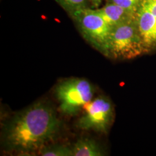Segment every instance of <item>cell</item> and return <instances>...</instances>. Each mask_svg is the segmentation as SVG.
<instances>
[{"mask_svg":"<svg viewBox=\"0 0 156 156\" xmlns=\"http://www.w3.org/2000/svg\"><path fill=\"white\" fill-rule=\"evenodd\" d=\"M57 2L71 15L75 12L88 8L87 0H56Z\"/></svg>","mask_w":156,"mask_h":156,"instance_id":"10","label":"cell"},{"mask_svg":"<svg viewBox=\"0 0 156 156\" xmlns=\"http://www.w3.org/2000/svg\"><path fill=\"white\" fill-rule=\"evenodd\" d=\"M94 88L83 78H71L58 84L55 90L60 109L65 115H75L93 100Z\"/></svg>","mask_w":156,"mask_h":156,"instance_id":"4","label":"cell"},{"mask_svg":"<svg viewBox=\"0 0 156 156\" xmlns=\"http://www.w3.org/2000/svg\"><path fill=\"white\" fill-rule=\"evenodd\" d=\"M62 123L54 109L38 102L17 113L3 129L2 140L6 150L21 153L41 150L53 140Z\"/></svg>","mask_w":156,"mask_h":156,"instance_id":"1","label":"cell"},{"mask_svg":"<svg viewBox=\"0 0 156 156\" xmlns=\"http://www.w3.org/2000/svg\"><path fill=\"white\" fill-rule=\"evenodd\" d=\"M71 16L84 39L106 56L112 28L97 9L86 8L74 12Z\"/></svg>","mask_w":156,"mask_h":156,"instance_id":"3","label":"cell"},{"mask_svg":"<svg viewBox=\"0 0 156 156\" xmlns=\"http://www.w3.org/2000/svg\"><path fill=\"white\" fill-rule=\"evenodd\" d=\"M97 10L111 28L134 19L136 14L110 2H106L105 5Z\"/></svg>","mask_w":156,"mask_h":156,"instance_id":"7","label":"cell"},{"mask_svg":"<svg viewBox=\"0 0 156 156\" xmlns=\"http://www.w3.org/2000/svg\"><path fill=\"white\" fill-rule=\"evenodd\" d=\"M140 34L148 53L156 50V18L143 3L136 14Z\"/></svg>","mask_w":156,"mask_h":156,"instance_id":"6","label":"cell"},{"mask_svg":"<svg viewBox=\"0 0 156 156\" xmlns=\"http://www.w3.org/2000/svg\"><path fill=\"white\" fill-rule=\"evenodd\" d=\"M73 156H102L104 151L94 140L82 138L78 140L72 148Z\"/></svg>","mask_w":156,"mask_h":156,"instance_id":"8","label":"cell"},{"mask_svg":"<svg viewBox=\"0 0 156 156\" xmlns=\"http://www.w3.org/2000/svg\"><path fill=\"white\" fill-rule=\"evenodd\" d=\"M106 2L113 3L134 13L139 10L144 0H106Z\"/></svg>","mask_w":156,"mask_h":156,"instance_id":"11","label":"cell"},{"mask_svg":"<svg viewBox=\"0 0 156 156\" xmlns=\"http://www.w3.org/2000/svg\"><path fill=\"white\" fill-rule=\"evenodd\" d=\"M143 4L156 18V0H144Z\"/></svg>","mask_w":156,"mask_h":156,"instance_id":"12","label":"cell"},{"mask_svg":"<svg viewBox=\"0 0 156 156\" xmlns=\"http://www.w3.org/2000/svg\"><path fill=\"white\" fill-rule=\"evenodd\" d=\"M84 108L83 115L77 122L78 128L86 131L106 133L114 118V108L110 100L104 96H99Z\"/></svg>","mask_w":156,"mask_h":156,"instance_id":"5","label":"cell"},{"mask_svg":"<svg viewBox=\"0 0 156 156\" xmlns=\"http://www.w3.org/2000/svg\"><path fill=\"white\" fill-rule=\"evenodd\" d=\"M39 153L42 156H73L72 148L64 145L44 146Z\"/></svg>","mask_w":156,"mask_h":156,"instance_id":"9","label":"cell"},{"mask_svg":"<svg viewBox=\"0 0 156 156\" xmlns=\"http://www.w3.org/2000/svg\"><path fill=\"white\" fill-rule=\"evenodd\" d=\"M147 53L148 51L140 34L136 16L112 28L106 57L129 60Z\"/></svg>","mask_w":156,"mask_h":156,"instance_id":"2","label":"cell"},{"mask_svg":"<svg viewBox=\"0 0 156 156\" xmlns=\"http://www.w3.org/2000/svg\"><path fill=\"white\" fill-rule=\"evenodd\" d=\"M90 2L91 3V4L95 8H98L100 5L103 0H89Z\"/></svg>","mask_w":156,"mask_h":156,"instance_id":"13","label":"cell"}]
</instances>
